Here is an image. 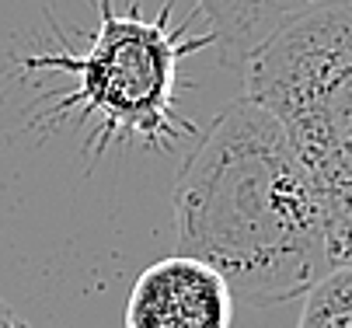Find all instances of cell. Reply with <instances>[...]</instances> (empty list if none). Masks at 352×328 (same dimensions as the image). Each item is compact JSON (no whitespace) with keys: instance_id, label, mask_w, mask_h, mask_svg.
I'll list each match as a JSON object with an SVG mask.
<instances>
[{"instance_id":"obj_1","label":"cell","mask_w":352,"mask_h":328,"mask_svg":"<svg viewBox=\"0 0 352 328\" xmlns=\"http://www.w3.org/2000/svg\"><path fill=\"white\" fill-rule=\"evenodd\" d=\"M171 213L182 255L213 265L251 307L300 300L331 272L314 182L276 116L244 91L182 161Z\"/></svg>"},{"instance_id":"obj_2","label":"cell","mask_w":352,"mask_h":328,"mask_svg":"<svg viewBox=\"0 0 352 328\" xmlns=\"http://www.w3.org/2000/svg\"><path fill=\"white\" fill-rule=\"evenodd\" d=\"M171 8L175 0L150 21L140 18L136 4L129 14H116L112 0H98L102 18L80 53L21 56L28 70H60L74 77L70 91L45 98L49 109H42V116L53 122L74 119L91 161L119 144L171 151L185 136H195V126L175 105L178 63L199 50H217V39L213 32L185 35L192 21L171 28Z\"/></svg>"},{"instance_id":"obj_3","label":"cell","mask_w":352,"mask_h":328,"mask_svg":"<svg viewBox=\"0 0 352 328\" xmlns=\"http://www.w3.org/2000/svg\"><path fill=\"white\" fill-rule=\"evenodd\" d=\"M241 77L314 182L331 269L352 265V0L279 28Z\"/></svg>"},{"instance_id":"obj_4","label":"cell","mask_w":352,"mask_h":328,"mask_svg":"<svg viewBox=\"0 0 352 328\" xmlns=\"http://www.w3.org/2000/svg\"><path fill=\"white\" fill-rule=\"evenodd\" d=\"M234 294L227 279L192 255L146 265L126 300V328H230Z\"/></svg>"},{"instance_id":"obj_5","label":"cell","mask_w":352,"mask_h":328,"mask_svg":"<svg viewBox=\"0 0 352 328\" xmlns=\"http://www.w3.org/2000/svg\"><path fill=\"white\" fill-rule=\"evenodd\" d=\"M220 50V67L244 74L248 60L262 45L286 28L289 21L304 18L318 8L342 4V0H195Z\"/></svg>"},{"instance_id":"obj_6","label":"cell","mask_w":352,"mask_h":328,"mask_svg":"<svg viewBox=\"0 0 352 328\" xmlns=\"http://www.w3.org/2000/svg\"><path fill=\"white\" fill-rule=\"evenodd\" d=\"M300 300L296 328H352V265H335Z\"/></svg>"},{"instance_id":"obj_7","label":"cell","mask_w":352,"mask_h":328,"mask_svg":"<svg viewBox=\"0 0 352 328\" xmlns=\"http://www.w3.org/2000/svg\"><path fill=\"white\" fill-rule=\"evenodd\" d=\"M0 328H32V325H28L4 297H0Z\"/></svg>"}]
</instances>
